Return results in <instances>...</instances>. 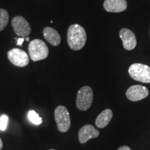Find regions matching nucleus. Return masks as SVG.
<instances>
[{
	"label": "nucleus",
	"mask_w": 150,
	"mask_h": 150,
	"mask_svg": "<svg viewBox=\"0 0 150 150\" xmlns=\"http://www.w3.org/2000/svg\"><path fill=\"white\" fill-rule=\"evenodd\" d=\"M67 43L71 50L79 51L85 46L87 35L85 29L79 24L71 25L67 30Z\"/></svg>",
	"instance_id": "obj_1"
},
{
	"label": "nucleus",
	"mask_w": 150,
	"mask_h": 150,
	"mask_svg": "<svg viewBox=\"0 0 150 150\" xmlns=\"http://www.w3.org/2000/svg\"><path fill=\"white\" fill-rule=\"evenodd\" d=\"M93 100V91L89 86H83L78 91L76 105L80 110L85 111L89 109Z\"/></svg>",
	"instance_id": "obj_5"
},
{
	"label": "nucleus",
	"mask_w": 150,
	"mask_h": 150,
	"mask_svg": "<svg viewBox=\"0 0 150 150\" xmlns=\"http://www.w3.org/2000/svg\"><path fill=\"white\" fill-rule=\"evenodd\" d=\"M8 117L6 115H3L0 117V130L5 131L6 129L7 125H8Z\"/></svg>",
	"instance_id": "obj_16"
},
{
	"label": "nucleus",
	"mask_w": 150,
	"mask_h": 150,
	"mask_svg": "<svg viewBox=\"0 0 150 150\" xmlns=\"http://www.w3.org/2000/svg\"><path fill=\"white\" fill-rule=\"evenodd\" d=\"M120 37L122 41L123 47L127 50H132L136 47V35L131 30L123 28L120 31Z\"/></svg>",
	"instance_id": "obj_9"
},
{
	"label": "nucleus",
	"mask_w": 150,
	"mask_h": 150,
	"mask_svg": "<svg viewBox=\"0 0 150 150\" xmlns=\"http://www.w3.org/2000/svg\"><path fill=\"white\" fill-rule=\"evenodd\" d=\"M129 74L134 80L142 83H150V67L141 63H134L129 67Z\"/></svg>",
	"instance_id": "obj_4"
},
{
	"label": "nucleus",
	"mask_w": 150,
	"mask_h": 150,
	"mask_svg": "<svg viewBox=\"0 0 150 150\" xmlns=\"http://www.w3.org/2000/svg\"><path fill=\"white\" fill-rule=\"evenodd\" d=\"M26 40H27V41H29V38L27 36V38H26Z\"/></svg>",
	"instance_id": "obj_20"
},
{
	"label": "nucleus",
	"mask_w": 150,
	"mask_h": 150,
	"mask_svg": "<svg viewBox=\"0 0 150 150\" xmlns=\"http://www.w3.org/2000/svg\"><path fill=\"white\" fill-rule=\"evenodd\" d=\"M28 118H29V121L34 124V125H39L42 122V118L39 116L38 114L35 110H30V111H29V112H28Z\"/></svg>",
	"instance_id": "obj_15"
},
{
	"label": "nucleus",
	"mask_w": 150,
	"mask_h": 150,
	"mask_svg": "<svg viewBox=\"0 0 150 150\" xmlns=\"http://www.w3.org/2000/svg\"><path fill=\"white\" fill-rule=\"evenodd\" d=\"M2 147H3V142L1 138H0V150L2 149Z\"/></svg>",
	"instance_id": "obj_19"
},
{
	"label": "nucleus",
	"mask_w": 150,
	"mask_h": 150,
	"mask_svg": "<svg viewBox=\"0 0 150 150\" xmlns=\"http://www.w3.org/2000/svg\"><path fill=\"white\" fill-rule=\"evenodd\" d=\"M54 118L60 132H67L70 128L71 119L68 110L64 106H59L54 110Z\"/></svg>",
	"instance_id": "obj_3"
},
{
	"label": "nucleus",
	"mask_w": 150,
	"mask_h": 150,
	"mask_svg": "<svg viewBox=\"0 0 150 150\" xmlns=\"http://www.w3.org/2000/svg\"><path fill=\"white\" fill-rule=\"evenodd\" d=\"M12 27L13 28L14 32L18 36L22 38L27 37L31 32L30 24L25 18L22 16H16L13 18Z\"/></svg>",
	"instance_id": "obj_7"
},
{
	"label": "nucleus",
	"mask_w": 150,
	"mask_h": 150,
	"mask_svg": "<svg viewBox=\"0 0 150 150\" xmlns=\"http://www.w3.org/2000/svg\"><path fill=\"white\" fill-rule=\"evenodd\" d=\"M9 22V16L8 12L4 9L0 8V31L6 27Z\"/></svg>",
	"instance_id": "obj_14"
},
{
	"label": "nucleus",
	"mask_w": 150,
	"mask_h": 150,
	"mask_svg": "<svg viewBox=\"0 0 150 150\" xmlns=\"http://www.w3.org/2000/svg\"><path fill=\"white\" fill-rule=\"evenodd\" d=\"M50 150H55V149H50Z\"/></svg>",
	"instance_id": "obj_21"
},
{
	"label": "nucleus",
	"mask_w": 150,
	"mask_h": 150,
	"mask_svg": "<svg viewBox=\"0 0 150 150\" xmlns=\"http://www.w3.org/2000/svg\"><path fill=\"white\" fill-rule=\"evenodd\" d=\"M43 36L45 40L53 46H58L61 43V35L58 31L52 27H46L43 30Z\"/></svg>",
	"instance_id": "obj_12"
},
{
	"label": "nucleus",
	"mask_w": 150,
	"mask_h": 150,
	"mask_svg": "<svg viewBox=\"0 0 150 150\" xmlns=\"http://www.w3.org/2000/svg\"><path fill=\"white\" fill-rule=\"evenodd\" d=\"M112 112L110 109H105L97 116L95 120V125L98 128L103 129L106 127L111 120Z\"/></svg>",
	"instance_id": "obj_13"
},
{
	"label": "nucleus",
	"mask_w": 150,
	"mask_h": 150,
	"mask_svg": "<svg viewBox=\"0 0 150 150\" xmlns=\"http://www.w3.org/2000/svg\"><path fill=\"white\" fill-rule=\"evenodd\" d=\"M29 53L33 61H38L45 59L49 55V49L42 40L35 39L29 43Z\"/></svg>",
	"instance_id": "obj_2"
},
{
	"label": "nucleus",
	"mask_w": 150,
	"mask_h": 150,
	"mask_svg": "<svg viewBox=\"0 0 150 150\" xmlns=\"http://www.w3.org/2000/svg\"><path fill=\"white\" fill-rule=\"evenodd\" d=\"M117 150H131L130 147H129L128 146H122L118 149Z\"/></svg>",
	"instance_id": "obj_18"
},
{
	"label": "nucleus",
	"mask_w": 150,
	"mask_h": 150,
	"mask_svg": "<svg viewBox=\"0 0 150 150\" xmlns=\"http://www.w3.org/2000/svg\"><path fill=\"white\" fill-rule=\"evenodd\" d=\"M8 60L14 65L18 67H25L29 64V55L24 50L14 48L8 52Z\"/></svg>",
	"instance_id": "obj_6"
},
{
	"label": "nucleus",
	"mask_w": 150,
	"mask_h": 150,
	"mask_svg": "<svg viewBox=\"0 0 150 150\" xmlns=\"http://www.w3.org/2000/svg\"><path fill=\"white\" fill-rule=\"evenodd\" d=\"M24 40V38H18L17 39V45H22V43H23Z\"/></svg>",
	"instance_id": "obj_17"
},
{
	"label": "nucleus",
	"mask_w": 150,
	"mask_h": 150,
	"mask_svg": "<svg viewBox=\"0 0 150 150\" xmlns=\"http://www.w3.org/2000/svg\"><path fill=\"white\" fill-rule=\"evenodd\" d=\"M104 8L108 12L120 13L127 8L126 0H105Z\"/></svg>",
	"instance_id": "obj_11"
},
{
	"label": "nucleus",
	"mask_w": 150,
	"mask_h": 150,
	"mask_svg": "<svg viewBox=\"0 0 150 150\" xmlns=\"http://www.w3.org/2000/svg\"><path fill=\"white\" fill-rule=\"evenodd\" d=\"M99 131L91 125H86L82 127L79 131V140L81 144L86 143L91 138L98 137Z\"/></svg>",
	"instance_id": "obj_10"
},
{
	"label": "nucleus",
	"mask_w": 150,
	"mask_h": 150,
	"mask_svg": "<svg viewBox=\"0 0 150 150\" xmlns=\"http://www.w3.org/2000/svg\"><path fill=\"white\" fill-rule=\"evenodd\" d=\"M149 95V91L145 86L140 85H134L131 86L127 90V97L132 102H138L146 98Z\"/></svg>",
	"instance_id": "obj_8"
}]
</instances>
